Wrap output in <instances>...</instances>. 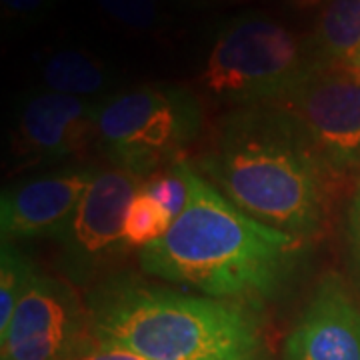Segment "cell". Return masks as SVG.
Segmentation results:
<instances>
[{
    "mask_svg": "<svg viewBox=\"0 0 360 360\" xmlns=\"http://www.w3.org/2000/svg\"><path fill=\"white\" fill-rule=\"evenodd\" d=\"M70 360H148L142 354L134 352L132 348L124 347L116 340L94 335L89 330V335L82 338L75 354Z\"/></svg>",
    "mask_w": 360,
    "mask_h": 360,
    "instance_id": "18",
    "label": "cell"
},
{
    "mask_svg": "<svg viewBox=\"0 0 360 360\" xmlns=\"http://www.w3.org/2000/svg\"><path fill=\"white\" fill-rule=\"evenodd\" d=\"M142 184L144 179L124 168L110 167L96 172L70 224L58 238L72 272L82 276L122 248L124 217Z\"/></svg>",
    "mask_w": 360,
    "mask_h": 360,
    "instance_id": "9",
    "label": "cell"
},
{
    "mask_svg": "<svg viewBox=\"0 0 360 360\" xmlns=\"http://www.w3.org/2000/svg\"><path fill=\"white\" fill-rule=\"evenodd\" d=\"M96 2L108 18L134 32L153 30L160 22V11L156 0H96Z\"/></svg>",
    "mask_w": 360,
    "mask_h": 360,
    "instance_id": "17",
    "label": "cell"
},
{
    "mask_svg": "<svg viewBox=\"0 0 360 360\" xmlns=\"http://www.w3.org/2000/svg\"><path fill=\"white\" fill-rule=\"evenodd\" d=\"M16 148L34 162L78 158L98 142V104L86 98L34 92L16 120Z\"/></svg>",
    "mask_w": 360,
    "mask_h": 360,
    "instance_id": "10",
    "label": "cell"
},
{
    "mask_svg": "<svg viewBox=\"0 0 360 360\" xmlns=\"http://www.w3.org/2000/svg\"><path fill=\"white\" fill-rule=\"evenodd\" d=\"M142 191L156 198L170 212V217L176 219L184 210V206L188 202V194H191L188 162L180 158L156 170L153 176L144 180Z\"/></svg>",
    "mask_w": 360,
    "mask_h": 360,
    "instance_id": "16",
    "label": "cell"
},
{
    "mask_svg": "<svg viewBox=\"0 0 360 360\" xmlns=\"http://www.w3.org/2000/svg\"><path fill=\"white\" fill-rule=\"evenodd\" d=\"M352 65H354V68L360 72V52L356 54V58H354V63H352Z\"/></svg>",
    "mask_w": 360,
    "mask_h": 360,
    "instance_id": "23",
    "label": "cell"
},
{
    "mask_svg": "<svg viewBox=\"0 0 360 360\" xmlns=\"http://www.w3.org/2000/svg\"><path fill=\"white\" fill-rule=\"evenodd\" d=\"M180 6H186V8H205V6H210L214 4L217 0H174Z\"/></svg>",
    "mask_w": 360,
    "mask_h": 360,
    "instance_id": "22",
    "label": "cell"
},
{
    "mask_svg": "<svg viewBox=\"0 0 360 360\" xmlns=\"http://www.w3.org/2000/svg\"><path fill=\"white\" fill-rule=\"evenodd\" d=\"M191 194L168 232L141 250L146 274L205 296L246 302L281 290L300 255V238L245 214L188 165Z\"/></svg>",
    "mask_w": 360,
    "mask_h": 360,
    "instance_id": "2",
    "label": "cell"
},
{
    "mask_svg": "<svg viewBox=\"0 0 360 360\" xmlns=\"http://www.w3.org/2000/svg\"><path fill=\"white\" fill-rule=\"evenodd\" d=\"M290 6L295 8H300V11H309V8H314L319 4H326L328 0H286Z\"/></svg>",
    "mask_w": 360,
    "mask_h": 360,
    "instance_id": "21",
    "label": "cell"
},
{
    "mask_svg": "<svg viewBox=\"0 0 360 360\" xmlns=\"http://www.w3.org/2000/svg\"><path fill=\"white\" fill-rule=\"evenodd\" d=\"M284 360H360V309L326 276L284 340Z\"/></svg>",
    "mask_w": 360,
    "mask_h": 360,
    "instance_id": "11",
    "label": "cell"
},
{
    "mask_svg": "<svg viewBox=\"0 0 360 360\" xmlns=\"http://www.w3.org/2000/svg\"><path fill=\"white\" fill-rule=\"evenodd\" d=\"M37 269L14 245H2L0 252V335L6 333L14 310L30 286Z\"/></svg>",
    "mask_w": 360,
    "mask_h": 360,
    "instance_id": "15",
    "label": "cell"
},
{
    "mask_svg": "<svg viewBox=\"0 0 360 360\" xmlns=\"http://www.w3.org/2000/svg\"><path fill=\"white\" fill-rule=\"evenodd\" d=\"M312 58L283 22L258 11L220 26L200 72L202 89L224 103L270 104L298 82Z\"/></svg>",
    "mask_w": 360,
    "mask_h": 360,
    "instance_id": "4",
    "label": "cell"
},
{
    "mask_svg": "<svg viewBox=\"0 0 360 360\" xmlns=\"http://www.w3.org/2000/svg\"><path fill=\"white\" fill-rule=\"evenodd\" d=\"M40 78L46 90L78 98L94 96L110 82L106 66L90 52L78 49L52 52L42 63Z\"/></svg>",
    "mask_w": 360,
    "mask_h": 360,
    "instance_id": "13",
    "label": "cell"
},
{
    "mask_svg": "<svg viewBox=\"0 0 360 360\" xmlns=\"http://www.w3.org/2000/svg\"><path fill=\"white\" fill-rule=\"evenodd\" d=\"M0 2H2L4 18L20 25L39 22L52 6V0H0Z\"/></svg>",
    "mask_w": 360,
    "mask_h": 360,
    "instance_id": "19",
    "label": "cell"
},
{
    "mask_svg": "<svg viewBox=\"0 0 360 360\" xmlns=\"http://www.w3.org/2000/svg\"><path fill=\"white\" fill-rule=\"evenodd\" d=\"M200 174L266 226L300 240L324 229L335 174L300 127L274 104L232 112L200 158Z\"/></svg>",
    "mask_w": 360,
    "mask_h": 360,
    "instance_id": "1",
    "label": "cell"
},
{
    "mask_svg": "<svg viewBox=\"0 0 360 360\" xmlns=\"http://www.w3.org/2000/svg\"><path fill=\"white\" fill-rule=\"evenodd\" d=\"M309 52L314 63H348L360 52V0H328L322 4Z\"/></svg>",
    "mask_w": 360,
    "mask_h": 360,
    "instance_id": "12",
    "label": "cell"
},
{
    "mask_svg": "<svg viewBox=\"0 0 360 360\" xmlns=\"http://www.w3.org/2000/svg\"><path fill=\"white\" fill-rule=\"evenodd\" d=\"M274 106L307 134L333 174L360 165V72L348 63H310Z\"/></svg>",
    "mask_w": 360,
    "mask_h": 360,
    "instance_id": "6",
    "label": "cell"
},
{
    "mask_svg": "<svg viewBox=\"0 0 360 360\" xmlns=\"http://www.w3.org/2000/svg\"><path fill=\"white\" fill-rule=\"evenodd\" d=\"M89 330V310L77 290L37 270L0 335V360H70Z\"/></svg>",
    "mask_w": 360,
    "mask_h": 360,
    "instance_id": "7",
    "label": "cell"
},
{
    "mask_svg": "<svg viewBox=\"0 0 360 360\" xmlns=\"http://www.w3.org/2000/svg\"><path fill=\"white\" fill-rule=\"evenodd\" d=\"M350 238H352V248L354 255L360 262V182L354 200H352V208H350Z\"/></svg>",
    "mask_w": 360,
    "mask_h": 360,
    "instance_id": "20",
    "label": "cell"
},
{
    "mask_svg": "<svg viewBox=\"0 0 360 360\" xmlns=\"http://www.w3.org/2000/svg\"><path fill=\"white\" fill-rule=\"evenodd\" d=\"M202 106L188 89L153 84L98 104V146L116 168L148 179L180 160L202 130Z\"/></svg>",
    "mask_w": 360,
    "mask_h": 360,
    "instance_id": "5",
    "label": "cell"
},
{
    "mask_svg": "<svg viewBox=\"0 0 360 360\" xmlns=\"http://www.w3.org/2000/svg\"><path fill=\"white\" fill-rule=\"evenodd\" d=\"M90 330L148 360H255L257 319L238 302L139 283H112L90 300Z\"/></svg>",
    "mask_w": 360,
    "mask_h": 360,
    "instance_id": "3",
    "label": "cell"
},
{
    "mask_svg": "<svg viewBox=\"0 0 360 360\" xmlns=\"http://www.w3.org/2000/svg\"><path fill=\"white\" fill-rule=\"evenodd\" d=\"M98 168L65 167L20 180L0 198L2 245L34 238H60Z\"/></svg>",
    "mask_w": 360,
    "mask_h": 360,
    "instance_id": "8",
    "label": "cell"
},
{
    "mask_svg": "<svg viewBox=\"0 0 360 360\" xmlns=\"http://www.w3.org/2000/svg\"><path fill=\"white\" fill-rule=\"evenodd\" d=\"M172 220L167 208L141 188L130 200L124 217L122 246H139L142 250L148 245H155L167 234Z\"/></svg>",
    "mask_w": 360,
    "mask_h": 360,
    "instance_id": "14",
    "label": "cell"
}]
</instances>
